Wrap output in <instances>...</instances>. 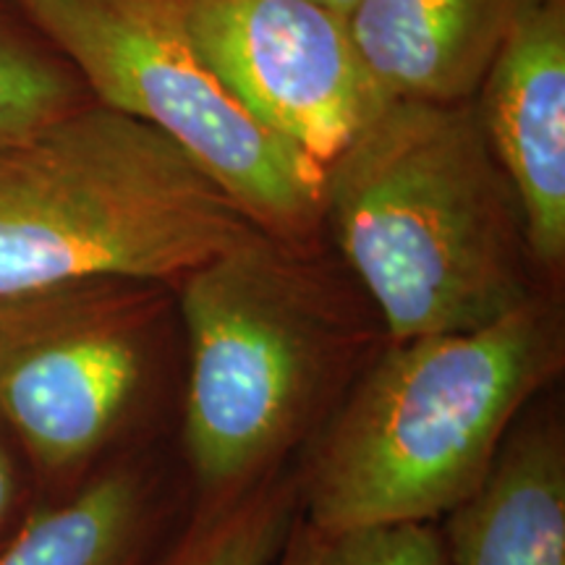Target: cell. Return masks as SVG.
I'll list each match as a JSON object with an SVG mask.
<instances>
[{"label":"cell","instance_id":"obj_2","mask_svg":"<svg viewBox=\"0 0 565 565\" xmlns=\"http://www.w3.org/2000/svg\"><path fill=\"white\" fill-rule=\"evenodd\" d=\"M322 171L324 236L387 341L477 330L553 288L475 100L385 103Z\"/></svg>","mask_w":565,"mask_h":565},{"label":"cell","instance_id":"obj_16","mask_svg":"<svg viewBox=\"0 0 565 565\" xmlns=\"http://www.w3.org/2000/svg\"><path fill=\"white\" fill-rule=\"evenodd\" d=\"M317 3H322L324 9H330V11L341 13V17L349 19V17H351V11L356 9L359 0H317Z\"/></svg>","mask_w":565,"mask_h":565},{"label":"cell","instance_id":"obj_1","mask_svg":"<svg viewBox=\"0 0 565 565\" xmlns=\"http://www.w3.org/2000/svg\"><path fill=\"white\" fill-rule=\"evenodd\" d=\"M173 294L186 341L183 448L207 505L278 475L387 341L328 236L257 228Z\"/></svg>","mask_w":565,"mask_h":565},{"label":"cell","instance_id":"obj_9","mask_svg":"<svg viewBox=\"0 0 565 565\" xmlns=\"http://www.w3.org/2000/svg\"><path fill=\"white\" fill-rule=\"evenodd\" d=\"M540 0H359L349 26L391 100H475L519 21Z\"/></svg>","mask_w":565,"mask_h":565},{"label":"cell","instance_id":"obj_14","mask_svg":"<svg viewBox=\"0 0 565 565\" xmlns=\"http://www.w3.org/2000/svg\"><path fill=\"white\" fill-rule=\"evenodd\" d=\"M273 565H450L437 524L324 529L296 513Z\"/></svg>","mask_w":565,"mask_h":565},{"label":"cell","instance_id":"obj_13","mask_svg":"<svg viewBox=\"0 0 565 565\" xmlns=\"http://www.w3.org/2000/svg\"><path fill=\"white\" fill-rule=\"evenodd\" d=\"M296 515V479L280 475L210 503L162 565H273Z\"/></svg>","mask_w":565,"mask_h":565},{"label":"cell","instance_id":"obj_3","mask_svg":"<svg viewBox=\"0 0 565 565\" xmlns=\"http://www.w3.org/2000/svg\"><path fill=\"white\" fill-rule=\"evenodd\" d=\"M563 353L553 288L477 330L385 341L309 440L296 513L324 529L445 519L490 475Z\"/></svg>","mask_w":565,"mask_h":565},{"label":"cell","instance_id":"obj_12","mask_svg":"<svg viewBox=\"0 0 565 565\" xmlns=\"http://www.w3.org/2000/svg\"><path fill=\"white\" fill-rule=\"evenodd\" d=\"M89 100L71 63L42 38L17 0H0V150Z\"/></svg>","mask_w":565,"mask_h":565},{"label":"cell","instance_id":"obj_15","mask_svg":"<svg viewBox=\"0 0 565 565\" xmlns=\"http://www.w3.org/2000/svg\"><path fill=\"white\" fill-rule=\"evenodd\" d=\"M17 492H19V479H17V466L11 461V454L6 450L3 440H0V526L6 524L13 505H17Z\"/></svg>","mask_w":565,"mask_h":565},{"label":"cell","instance_id":"obj_6","mask_svg":"<svg viewBox=\"0 0 565 565\" xmlns=\"http://www.w3.org/2000/svg\"><path fill=\"white\" fill-rule=\"evenodd\" d=\"M173 312V288L116 278L0 299V419L42 469H76L121 433Z\"/></svg>","mask_w":565,"mask_h":565},{"label":"cell","instance_id":"obj_11","mask_svg":"<svg viewBox=\"0 0 565 565\" xmlns=\"http://www.w3.org/2000/svg\"><path fill=\"white\" fill-rule=\"evenodd\" d=\"M152 492L134 466L105 471L34 513L0 550V565H137L152 524Z\"/></svg>","mask_w":565,"mask_h":565},{"label":"cell","instance_id":"obj_10","mask_svg":"<svg viewBox=\"0 0 565 565\" xmlns=\"http://www.w3.org/2000/svg\"><path fill=\"white\" fill-rule=\"evenodd\" d=\"M450 565H565V440L519 416L479 490L440 526Z\"/></svg>","mask_w":565,"mask_h":565},{"label":"cell","instance_id":"obj_7","mask_svg":"<svg viewBox=\"0 0 565 565\" xmlns=\"http://www.w3.org/2000/svg\"><path fill=\"white\" fill-rule=\"evenodd\" d=\"M212 74L324 168L387 103L349 19L317 0H150Z\"/></svg>","mask_w":565,"mask_h":565},{"label":"cell","instance_id":"obj_8","mask_svg":"<svg viewBox=\"0 0 565 565\" xmlns=\"http://www.w3.org/2000/svg\"><path fill=\"white\" fill-rule=\"evenodd\" d=\"M475 103L519 196L536 270L555 288L565 263V0H540L519 21Z\"/></svg>","mask_w":565,"mask_h":565},{"label":"cell","instance_id":"obj_4","mask_svg":"<svg viewBox=\"0 0 565 565\" xmlns=\"http://www.w3.org/2000/svg\"><path fill=\"white\" fill-rule=\"evenodd\" d=\"M252 231L173 139L95 100L0 150V299L105 278L175 288Z\"/></svg>","mask_w":565,"mask_h":565},{"label":"cell","instance_id":"obj_5","mask_svg":"<svg viewBox=\"0 0 565 565\" xmlns=\"http://www.w3.org/2000/svg\"><path fill=\"white\" fill-rule=\"evenodd\" d=\"M89 97L173 139L249 221L324 236V171L223 87L150 0H17Z\"/></svg>","mask_w":565,"mask_h":565}]
</instances>
